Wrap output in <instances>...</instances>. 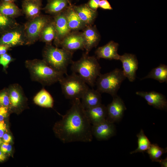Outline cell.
I'll list each match as a JSON object with an SVG mask.
<instances>
[{
    "label": "cell",
    "instance_id": "6da1fadb",
    "mask_svg": "<svg viewBox=\"0 0 167 167\" xmlns=\"http://www.w3.org/2000/svg\"><path fill=\"white\" fill-rule=\"evenodd\" d=\"M92 125L88 118L80 99L72 100V105L54 130L64 143L89 142L92 140Z\"/></svg>",
    "mask_w": 167,
    "mask_h": 167
},
{
    "label": "cell",
    "instance_id": "7a4b0ae2",
    "mask_svg": "<svg viewBox=\"0 0 167 167\" xmlns=\"http://www.w3.org/2000/svg\"><path fill=\"white\" fill-rule=\"evenodd\" d=\"M25 65L32 80L38 82L44 86L54 84L64 77V74L54 70L43 59L27 60Z\"/></svg>",
    "mask_w": 167,
    "mask_h": 167
},
{
    "label": "cell",
    "instance_id": "3957f363",
    "mask_svg": "<svg viewBox=\"0 0 167 167\" xmlns=\"http://www.w3.org/2000/svg\"><path fill=\"white\" fill-rule=\"evenodd\" d=\"M95 56L84 54L79 60L71 63L72 73L77 75L88 85L93 87L96 79L101 74V67Z\"/></svg>",
    "mask_w": 167,
    "mask_h": 167
},
{
    "label": "cell",
    "instance_id": "277c9868",
    "mask_svg": "<svg viewBox=\"0 0 167 167\" xmlns=\"http://www.w3.org/2000/svg\"><path fill=\"white\" fill-rule=\"evenodd\" d=\"M73 54L52 44H46L42 50V59L55 71L67 75V68L72 61Z\"/></svg>",
    "mask_w": 167,
    "mask_h": 167
},
{
    "label": "cell",
    "instance_id": "5b68a950",
    "mask_svg": "<svg viewBox=\"0 0 167 167\" xmlns=\"http://www.w3.org/2000/svg\"><path fill=\"white\" fill-rule=\"evenodd\" d=\"M126 78L122 70L118 68L110 72L101 74L96 82V90L101 93H107L114 97L117 95V92Z\"/></svg>",
    "mask_w": 167,
    "mask_h": 167
},
{
    "label": "cell",
    "instance_id": "8992f818",
    "mask_svg": "<svg viewBox=\"0 0 167 167\" xmlns=\"http://www.w3.org/2000/svg\"><path fill=\"white\" fill-rule=\"evenodd\" d=\"M62 92L65 97L73 100L81 99L85 92L89 88L88 84L77 75L72 73L66 75L59 81Z\"/></svg>",
    "mask_w": 167,
    "mask_h": 167
},
{
    "label": "cell",
    "instance_id": "52a82bcc",
    "mask_svg": "<svg viewBox=\"0 0 167 167\" xmlns=\"http://www.w3.org/2000/svg\"><path fill=\"white\" fill-rule=\"evenodd\" d=\"M52 18L49 15L41 14L33 19L28 20L24 25L27 45L33 44L39 40L42 29Z\"/></svg>",
    "mask_w": 167,
    "mask_h": 167
},
{
    "label": "cell",
    "instance_id": "ba28073f",
    "mask_svg": "<svg viewBox=\"0 0 167 167\" xmlns=\"http://www.w3.org/2000/svg\"><path fill=\"white\" fill-rule=\"evenodd\" d=\"M2 34L0 37V44L6 45L11 48L27 45L24 25L19 24Z\"/></svg>",
    "mask_w": 167,
    "mask_h": 167
},
{
    "label": "cell",
    "instance_id": "9c48e42d",
    "mask_svg": "<svg viewBox=\"0 0 167 167\" xmlns=\"http://www.w3.org/2000/svg\"><path fill=\"white\" fill-rule=\"evenodd\" d=\"M84 41L82 32L71 31L60 43V47L68 51L74 53L78 50L84 49Z\"/></svg>",
    "mask_w": 167,
    "mask_h": 167
},
{
    "label": "cell",
    "instance_id": "30bf717a",
    "mask_svg": "<svg viewBox=\"0 0 167 167\" xmlns=\"http://www.w3.org/2000/svg\"><path fill=\"white\" fill-rule=\"evenodd\" d=\"M119 60L122 63L123 72L129 81L134 82L136 79L138 62L136 56L132 54L125 53L119 56Z\"/></svg>",
    "mask_w": 167,
    "mask_h": 167
},
{
    "label": "cell",
    "instance_id": "8fae6325",
    "mask_svg": "<svg viewBox=\"0 0 167 167\" xmlns=\"http://www.w3.org/2000/svg\"><path fill=\"white\" fill-rule=\"evenodd\" d=\"M112 102L106 106V119L114 123L122 118L126 108L122 100L117 95L113 97Z\"/></svg>",
    "mask_w": 167,
    "mask_h": 167
},
{
    "label": "cell",
    "instance_id": "7c38bea8",
    "mask_svg": "<svg viewBox=\"0 0 167 167\" xmlns=\"http://www.w3.org/2000/svg\"><path fill=\"white\" fill-rule=\"evenodd\" d=\"M53 18L55 30L54 43L55 46L58 47L61 41L71 31L68 26L64 11L53 16Z\"/></svg>",
    "mask_w": 167,
    "mask_h": 167
},
{
    "label": "cell",
    "instance_id": "4fadbf2b",
    "mask_svg": "<svg viewBox=\"0 0 167 167\" xmlns=\"http://www.w3.org/2000/svg\"><path fill=\"white\" fill-rule=\"evenodd\" d=\"M92 132L93 136L97 140H106L114 135L115 128L114 123L106 119L98 123L92 125Z\"/></svg>",
    "mask_w": 167,
    "mask_h": 167
},
{
    "label": "cell",
    "instance_id": "5bb4252c",
    "mask_svg": "<svg viewBox=\"0 0 167 167\" xmlns=\"http://www.w3.org/2000/svg\"><path fill=\"white\" fill-rule=\"evenodd\" d=\"M136 94L143 98L148 104L154 108L160 110H166L167 108V101L162 94L154 91H137Z\"/></svg>",
    "mask_w": 167,
    "mask_h": 167
},
{
    "label": "cell",
    "instance_id": "9a60e30c",
    "mask_svg": "<svg viewBox=\"0 0 167 167\" xmlns=\"http://www.w3.org/2000/svg\"><path fill=\"white\" fill-rule=\"evenodd\" d=\"M82 33L84 41L85 53L88 54L92 49L98 44L101 36L95 25L86 27L83 30Z\"/></svg>",
    "mask_w": 167,
    "mask_h": 167
},
{
    "label": "cell",
    "instance_id": "2e32d148",
    "mask_svg": "<svg viewBox=\"0 0 167 167\" xmlns=\"http://www.w3.org/2000/svg\"><path fill=\"white\" fill-rule=\"evenodd\" d=\"M119 44L111 41L105 45L98 47L95 51L97 59L104 58L107 60H119L120 55L118 53Z\"/></svg>",
    "mask_w": 167,
    "mask_h": 167
},
{
    "label": "cell",
    "instance_id": "e0dca14e",
    "mask_svg": "<svg viewBox=\"0 0 167 167\" xmlns=\"http://www.w3.org/2000/svg\"><path fill=\"white\" fill-rule=\"evenodd\" d=\"M10 102V107L13 109L20 108L25 100L24 91L19 84H11L8 88Z\"/></svg>",
    "mask_w": 167,
    "mask_h": 167
},
{
    "label": "cell",
    "instance_id": "ac0fdd59",
    "mask_svg": "<svg viewBox=\"0 0 167 167\" xmlns=\"http://www.w3.org/2000/svg\"><path fill=\"white\" fill-rule=\"evenodd\" d=\"M72 6L79 18L86 27L93 25L97 16V11L91 9L87 4L78 6L73 5Z\"/></svg>",
    "mask_w": 167,
    "mask_h": 167
},
{
    "label": "cell",
    "instance_id": "d6986e66",
    "mask_svg": "<svg viewBox=\"0 0 167 167\" xmlns=\"http://www.w3.org/2000/svg\"><path fill=\"white\" fill-rule=\"evenodd\" d=\"M101 93L97 90L88 88L81 98V102L84 109H89L101 104Z\"/></svg>",
    "mask_w": 167,
    "mask_h": 167
},
{
    "label": "cell",
    "instance_id": "ffe728a7",
    "mask_svg": "<svg viewBox=\"0 0 167 167\" xmlns=\"http://www.w3.org/2000/svg\"><path fill=\"white\" fill-rule=\"evenodd\" d=\"M86 115L92 125L106 119V106L101 103L93 107L85 109Z\"/></svg>",
    "mask_w": 167,
    "mask_h": 167
},
{
    "label": "cell",
    "instance_id": "44dd1931",
    "mask_svg": "<svg viewBox=\"0 0 167 167\" xmlns=\"http://www.w3.org/2000/svg\"><path fill=\"white\" fill-rule=\"evenodd\" d=\"M72 5L70 0H48L43 9L46 13L54 16L64 11Z\"/></svg>",
    "mask_w": 167,
    "mask_h": 167
},
{
    "label": "cell",
    "instance_id": "7402d4cb",
    "mask_svg": "<svg viewBox=\"0 0 167 167\" xmlns=\"http://www.w3.org/2000/svg\"><path fill=\"white\" fill-rule=\"evenodd\" d=\"M72 5L64 11L68 26L71 31L83 30L86 26L79 18Z\"/></svg>",
    "mask_w": 167,
    "mask_h": 167
},
{
    "label": "cell",
    "instance_id": "603a6c76",
    "mask_svg": "<svg viewBox=\"0 0 167 167\" xmlns=\"http://www.w3.org/2000/svg\"><path fill=\"white\" fill-rule=\"evenodd\" d=\"M41 5L36 2L23 0L22 4V11L28 20L38 16L41 14Z\"/></svg>",
    "mask_w": 167,
    "mask_h": 167
},
{
    "label": "cell",
    "instance_id": "cb8c5ba5",
    "mask_svg": "<svg viewBox=\"0 0 167 167\" xmlns=\"http://www.w3.org/2000/svg\"><path fill=\"white\" fill-rule=\"evenodd\" d=\"M0 13L13 19L23 15L22 10L14 2L5 1H0Z\"/></svg>",
    "mask_w": 167,
    "mask_h": 167
},
{
    "label": "cell",
    "instance_id": "d4e9b609",
    "mask_svg": "<svg viewBox=\"0 0 167 167\" xmlns=\"http://www.w3.org/2000/svg\"><path fill=\"white\" fill-rule=\"evenodd\" d=\"M34 103L40 106L46 108H53L54 100L50 93L44 88H42L34 96Z\"/></svg>",
    "mask_w": 167,
    "mask_h": 167
},
{
    "label": "cell",
    "instance_id": "484cf974",
    "mask_svg": "<svg viewBox=\"0 0 167 167\" xmlns=\"http://www.w3.org/2000/svg\"><path fill=\"white\" fill-rule=\"evenodd\" d=\"M147 79H153L160 83H166L167 66L164 64H160L157 67L153 68L147 75L140 79L143 80Z\"/></svg>",
    "mask_w": 167,
    "mask_h": 167
},
{
    "label": "cell",
    "instance_id": "4316f807",
    "mask_svg": "<svg viewBox=\"0 0 167 167\" xmlns=\"http://www.w3.org/2000/svg\"><path fill=\"white\" fill-rule=\"evenodd\" d=\"M55 36V30L53 18L42 29L39 40L46 44H52Z\"/></svg>",
    "mask_w": 167,
    "mask_h": 167
},
{
    "label": "cell",
    "instance_id": "83f0119b",
    "mask_svg": "<svg viewBox=\"0 0 167 167\" xmlns=\"http://www.w3.org/2000/svg\"><path fill=\"white\" fill-rule=\"evenodd\" d=\"M136 136L138 138V146L137 149L130 152L132 154L137 152H142L146 151L149 148L151 143L150 141L145 135L143 129H141L140 132Z\"/></svg>",
    "mask_w": 167,
    "mask_h": 167
},
{
    "label": "cell",
    "instance_id": "f1b7e54d",
    "mask_svg": "<svg viewBox=\"0 0 167 167\" xmlns=\"http://www.w3.org/2000/svg\"><path fill=\"white\" fill-rule=\"evenodd\" d=\"M145 152L149 155L152 161L159 162L162 155L167 152V149L161 148L156 143L151 144L149 148Z\"/></svg>",
    "mask_w": 167,
    "mask_h": 167
},
{
    "label": "cell",
    "instance_id": "f546056e",
    "mask_svg": "<svg viewBox=\"0 0 167 167\" xmlns=\"http://www.w3.org/2000/svg\"><path fill=\"white\" fill-rule=\"evenodd\" d=\"M19 24L15 19L7 17L0 13V33L2 34Z\"/></svg>",
    "mask_w": 167,
    "mask_h": 167
},
{
    "label": "cell",
    "instance_id": "4dcf8cb0",
    "mask_svg": "<svg viewBox=\"0 0 167 167\" xmlns=\"http://www.w3.org/2000/svg\"><path fill=\"white\" fill-rule=\"evenodd\" d=\"M0 105L10 107V102L8 89H4L0 92Z\"/></svg>",
    "mask_w": 167,
    "mask_h": 167
},
{
    "label": "cell",
    "instance_id": "1f68e13d",
    "mask_svg": "<svg viewBox=\"0 0 167 167\" xmlns=\"http://www.w3.org/2000/svg\"><path fill=\"white\" fill-rule=\"evenodd\" d=\"M15 59L10 54L6 53L0 55V65L3 66V70H5L9 65Z\"/></svg>",
    "mask_w": 167,
    "mask_h": 167
},
{
    "label": "cell",
    "instance_id": "d6a6232c",
    "mask_svg": "<svg viewBox=\"0 0 167 167\" xmlns=\"http://www.w3.org/2000/svg\"><path fill=\"white\" fill-rule=\"evenodd\" d=\"M9 107L0 105V121H2L8 116Z\"/></svg>",
    "mask_w": 167,
    "mask_h": 167
},
{
    "label": "cell",
    "instance_id": "836d02e7",
    "mask_svg": "<svg viewBox=\"0 0 167 167\" xmlns=\"http://www.w3.org/2000/svg\"><path fill=\"white\" fill-rule=\"evenodd\" d=\"M99 7L105 10H112L113 8L107 0H101L100 1Z\"/></svg>",
    "mask_w": 167,
    "mask_h": 167
},
{
    "label": "cell",
    "instance_id": "e575fe53",
    "mask_svg": "<svg viewBox=\"0 0 167 167\" xmlns=\"http://www.w3.org/2000/svg\"><path fill=\"white\" fill-rule=\"evenodd\" d=\"M100 1V0H89L86 4L91 9L95 11H97L99 7Z\"/></svg>",
    "mask_w": 167,
    "mask_h": 167
},
{
    "label": "cell",
    "instance_id": "d590c367",
    "mask_svg": "<svg viewBox=\"0 0 167 167\" xmlns=\"http://www.w3.org/2000/svg\"><path fill=\"white\" fill-rule=\"evenodd\" d=\"M11 150L12 146L9 143L4 142L2 144L0 150L4 154L10 152Z\"/></svg>",
    "mask_w": 167,
    "mask_h": 167
},
{
    "label": "cell",
    "instance_id": "8d00e7d4",
    "mask_svg": "<svg viewBox=\"0 0 167 167\" xmlns=\"http://www.w3.org/2000/svg\"><path fill=\"white\" fill-rule=\"evenodd\" d=\"M7 131L6 123L3 121H0V138H2L3 134Z\"/></svg>",
    "mask_w": 167,
    "mask_h": 167
},
{
    "label": "cell",
    "instance_id": "74e56055",
    "mask_svg": "<svg viewBox=\"0 0 167 167\" xmlns=\"http://www.w3.org/2000/svg\"><path fill=\"white\" fill-rule=\"evenodd\" d=\"M11 47L5 44H0V55L7 53L11 49Z\"/></svg>",
    "mask_w": 167,
    "mask_h": 167
},
{
    "label": "cell",
    "instance_id": "f35d334b",
    "mask_svg": "<svg viewBox=\"0 0 167 167\" xmlns=\"http://www.w3.org/2000/svg\"><path fill=\"white\" fill-rule=\"evenodd\" d=\"M2 138L4 142L7 143H9L12 140L11 136L6 133H5L3 134Z\"/></svg>",
    "mask_w": 167,
    "mask_h": 167
},
{
    "label": "cell",
    "instance_id": "ab89813d",
    "mask_svg": "<svg viewBox=\"0 0 167 167\" xmlns=\"http://www.w3.org/2000/svg\"><path fill=\"white\" fill-rule=\"evenodd\" d=\"M161 165V167H167V157L164 159H161L159 162Z\"/></svg>",
    "mask_w": 167,
    "mask_h": 167
},
{
    "label": "cell",
    "instance_id": "60d3db41",
    "mask_svg": "<svg viewBox=\"0 0 167 167\" xmlns=\"http://www.w3.org/2000/svg\"><path fill=\"white\" fill-rule=\"evenodd\" d=\"M6 159L5 154L0 150V162L4 161Z\"/></svg>",
    "mask_w": 167,
    "mask_h": 167
},
{
    "label": "cell",
    "instance_id": "b9f144b4",
    "mask_svg": "<svg viewBox=\"0 0 167 167\" xmlns=\"http://www.w3.org/2000/svg\"><path fill=\"white\" fill-rule=\"evenodd\" d=\"M29 0L35 2H36L40 5L42 4H41V0Z\"/></svg>",
    "mask_w": 167,
    "mask_h": 167
},
{
    "label": "cell",
    "instance_id": "7bdbcfd3",
    "mask_svg": "<svg viewBox=\"0 0 167 167\" xmlns=\"http://www.w3.org/2000/svg\"><path fill=\"white\" fill-rule=\"evenodd\" d=\"M0 1L9 2H14L16 0H0Z\"/></svg>",
    "mask_w": 167,
    "mask_h": 167
},
{
    "label": "cell",
    "instance_id": "ee69618b",
    "mask_svg": "<svg viewBox=\"0 0 167 167\" xmlns=\"http://www.w3.org/2000/svg\"><path fill=\"white\" fill-rule=\"evenodd\" d=\"M2 141L0 138V146L2 144Z\"/></svg>",
    "mask_w": 167,
    "mask_h": 167
}]
</instances>
